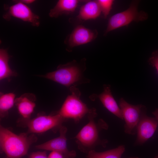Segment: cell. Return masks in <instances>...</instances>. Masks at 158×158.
Segmentation results:
<instances>
[{
  "instance_id": "1",
  "label": "cell",
  "mask_w": 158,
  "mask_h": 158,
  "mask_svg": "<svg viewBox=\"0 0 158 158\" xmlns=\"http://www.w3.org/2000/svg\"><path fill=\"white\" fill-rule=\"evenodd\" d=\"M35 140L34 135H28L25 133L17 135L0 126V147L8 158H22Z\"/></svg>"
},
{
  "instance_id": "2",
  "label": "cell",
  "mask_w": 158,
  "mask_h": 158,
  "mask_svg": "<svg viewBox=\"0 0 158 158\" xmlns=\"http://www.w3.org/2000/svg\"><path fill=\"white\" fill-rule=\"evenodd\" d=\"M88 114L89 121L75 137L79 149L83 152L87 153L99 140V131L102 129H107L108 127L107 123L102 119L99 120L98 124L95 122L94 118L97 114L95 109H91Z\"/></svg>"
},
{
  "instance_id": "3",
  "label": "cell",
  "mask_w": 158,
  "mask_h": 158,
  "mask_svg": "<svg viewBox=\"0 0 158 158\" xmlns=\"http://www.w3.org/2000/svg\"><path fill=\"white\" fill-rule=\"evenodd\" d=\"M82 72L81 65L73 60L65 64L60 65L54 71L41 76L64 86H69L79 81Z\"/></svg>"
},
{
  "instance_id": "4",
  "label": "cell",
  "mask_w": 158,
  "mask_h": 158,
  "mask_svg": "<svg viewBox=\"0 0 158 158\" xmlns=\"http://www.w3.org/2000/svg\"><path fill=\"white\" fill-rule=\"evenodd\" d=\"M70 88L71 94L66 98L58 114L65 119L72 118L77 122L90 109L80 99L79 90L75 86Z\"/></svg>"
},
{
  "instance_id": "5",
  "label": "cell",
  "mask_w": 158,
  "mask_h": 158,
  "mask_svg": "<svg viewBox=\"0 0 158 158\" xmlns=\"http://www.w3.org/2000/svg\"><path fill=\"white\" fill-rule=\"evenodd\" d=\"M138 1H133L127 9L111 17L104 34L117 28L128 26L133 21L138 22L147 20L148 18L147 13L142 11H138Z\"/></svg>"
},
{
  "instance_id": "6",
  "label": "cell",
  "mask_w": 158,
  "mask_h": 158,
  "mask_svg": "<svg viewBox=\"0 0 158 158\" xmlns=\"http://www.w3.org/2000/svg\"><path fill=\"white\" fill-rule=\"evenodd\" d=\"M119 104L125 121V132L128 134L135 135L136 133L137 126L145 107L141 104H130L122 98L120 99Z\"/></svg>"
},
{
  "instance_id": "7",
  "label": "cell",
  "mask_w": 158,
  "mask_h": 158,
  "mask_svg": "<svg viewBox=\"0 0 158 158\" xmlns=\"http://www.w3.org/2000/svg\"><path fill=\"white\" fill-rule=\"evenodd\" d=\"M6 12L3 15L6 20L10 21L12 17L29 23L35 27L39 26L40 24L39 16L34 13L26 5L20 2L11 6L4 5Z\"/></svg>"
},
{
  "instance_id": "8",
  "label": "cell",
  "mask_w": 158,
  "mask_h": 158,
  "mask_svg": "<svg viewBox=\"0 0 158 158\" xmlns=\"http://www.w3.org/2000/svg\"><path fill=\"white\" fill-rule=\"evenodd\" d=\"M67 128L61 126L59 136L46 142L35 146L36 148L58 152L61 154L63 158H74L76 156L74 150L69 151L67 147L66 134Z\"/></svg>"
},
{
  "instance_id": "9",
  "label": "cell",
  "mask_w": 158,
  "mask_h": 158,
  "mask_svg": "<svg viewBox=\"0 0 158 158\" xmlns=\"http://www.w3.org/2000/svg\"><path fill=\"white\" fill-rule=\"evenodd\" d=\"M64 119L58 113L53 115H40L29 121L27 126L30 132L42 133L61 126Z\"/></svg>"
},
{
  "instance_id": "10",
  "label": "cell",
  "mask_w": 158,
  "mask_h": 158,
  "mask_svg": "<svg viewBox=\"0 0 158 158\" xmlns=\"http://www.w3.org/2000/svg\"><path fill=\"white\" fill-rule=\"evenodd\" d=\"M158 122L155 118L148 116L145 107L143 110L137 128L136 145H142L154 135L157 128Z\"/></svg>"
},
{
  "instance_id": "11",
  "label": "cell",
  "mask_w": 158,
  "mask_h": 158,
  "mask_svg": "<svg viewBox=\"0 0 158 158\" xmlns=\"http://www.w3.org/2000/svg\"><path fill=\"white\" fill-rule=\"evenodd\" d=\"M96 30H91L82 25L76 27L65 41L70 48L87 44L94 40L97 37Z\"/></svg>"
},
{
  "instance_id": "12",
  "label": "cell",
  "mask_w": 158,
  "mask_h": 158,
  "mask_svg": "<svg viewBox=\"0 0 158 158\" xmlns=\"http://www.w3.org/2000/svg\"><path fill=\"white\" fill-rule=\"evenodd\" d=\"M36 97L33 94L25 93L15 99V103L20 114L24 118H29L35 106Z\"/></svg>"
},
{
  "instance_id": "13",
  "label": "cell",
  "mask_w": 158,
  "mask_h": 158,
  "mask_svg": "<svg viewBox=\"0 0 158 158\" xmlns=\"http://www.w3.org/2000/svg\"><path fill=\"white\" fill-rule=\"evenodd\" d=\"M97 97L104 106L110 112L120 119L123 120L121 111L111 94L110 86L105 85L104 90Z\"/></svg>"
},
{
  "instance_id": "14",
  "label": "cell",
  "mask_w": 158,
  "mask_h": 158,
  "mask_svg": "<svg viewBox=\"0 0 158 158\" xmlns=\"http://www.w3.org/2000/svg\"><path fill=\"white\" fill-rule=\"evenodd\" d=\"M79 1L77 0H59L49 13L51 18H57L64 14L73 12L77 8Z\"/></svg>"
},
{
  "instance_id": "15",
  "label": "cell",
  "mask_w": 158,
  "mask_h": 158,
  "mask_svg": "<svg viewBox=\"0 0 158 158\" xmlns=\"http://www.w3.org/2000/svg\"><path fill=\"white\" fill-rule=\"evenodd\" d=\"M101 12L97 0L88 1L80 8L77 18L82 20L95 19Z\"/></svg>"
},
{
  "instance_id": "16",
  "label": "cell",
  "mask_w": 158,
  "mask_h": 158,
  "mask_svg": "<svg viewBox=\"0 0 158 158\" xmlns=\"http://www.w3.org/2000/svg\"><path fill=\"white\" fill-rule=\"evenodd\" d=\"M10 58L6 49H0V80L16 76L17 73L11 69L8 64Z\"/></svg>"
},
{
  "instance_id": "17",
  "label": "cell",
  "mask_w": 158,
  "mask_h": 158,
  "mask_svg": "<svg viewBox=\"0 0 158 158\" xmlns=\"http://www.w3.org/2000/svg\"><path fill=\"white\" fill-rule=\"evenodd\" d=\"M125 150L124 145H120L114 149L104 152H98L94 150L89 151L87 158H121Z\"/></svg>"
},
{
  "instance_id": "18",
  "label": "cell",
  "mask_w": 158,
  "mask_h": 158,
  "mask_svg": "<svg viewBox=\"0 0 158 158\" xmlns=\"http://www.w3.org/2000/svg\"><path fill=\"white\" fill-rule=\"evenodd\" d=\"M15 95L13 93L4 94L0 93V114L1 117H5L8 113V111L15 103Z\"/></svg>"
},
{
  "instance_id": "19",
  "label": "cell",
  "mask_w": 158,
  "mask_h": 158,
  "mask_svg": "<svg viewBox=\"0 0 158 158\" xmlns=\"http://www.w3.org/2000/svg\"><path fill=\"white\" fill-rule=\"evenodd\" d=\"M104 17L106 18L108 15L111 9L114 2L112 0H97Z\"/></svg>"
},
{
  "instance_id": "20",
  "label": "cell",
  "mask_w": 158,
  "mask_h": 158,
  "mask_svg": "<svg viewBox=\"0 0 158 158\" xmlns=\"http://www.w3.org/2000/svg\"><path fill=\"white\" fill-rule=\"evenodd\" d=\"M148 61L150 65L155 68L158 73V49L152 53Z\"/></svg>"
},
{
  "instance_id": "21",
  "label": "cell",
  "mask_w": 158,
  "mask_h": 158,
  "mask_svg": "<svg viewBox=\"0 0 158 158\" xmlns=\"http://www.w3.org/2000/svg\"><path fill=\"white\" fill-rule=\"evenodd\" d=\"M29 158H48L45 151H38L32 153Z\"/></svg>"
},
{
  "instance_id": "22",
  "label": "cell",
  "mask_w": 158,
  "mask_h": 158,
  "mask_svg": "<svg viewBox=\"0 0 158 158\" xmlns=\"http://www.w3.org/2000/svg\"><path fill=\"white\" fill-rule=\"evenodd\" d=\"M48 158H63V155L56 151H52L48 156Z\"/></svg>"
},
{
  "instance_id": "23",
  "label": "cell",
  "mask_w": 158,
  "mask_h": 158,
  "mask_svg": "<svg viewBox=\"0 0 158 158\" xmlns=\"http://www.w3.org/2000/svg\"><path fill=\"white\" fill-rule=\"evenodd\" d=\"M35 1V0H13V1L15 3L17 2H20L24 4L27 5L33 3Z\"/></svg>"
},
{
  "instance_id": "24",
  "label": "cell",
  "mask_w": 158,
  "mask_h": 158,
  "mask_svg": "<svg viewBox=\"0 0 158 158\" xmlns=\"http://www.w3.org/2000/svg\"><path fill=\"white\" fill-rule=\"evenodd\" d=\"M152 113L158 122V109H156L154 111L152 112Z\"/></svg>"
},
{
  "instance_id": "25",
  "label": "cell",
  "mask_w": 158,
  "mask_h": 158,
  "mask_svg": "<svg viewBox=\"0 0 158 158\" xmlns=\"http://www.w3.org/2000/svg\"><path fill=\"white\" fill-rule=\"evenodd\" d=\"M127 158H139L137 157H130Z\"/></svg>"
},
{
  "instance_id": "26",
  "label": "cell",
  "mask_w": 158,
  "mask_h": 158,
  "mask_svg": "<svg viewBox=\"0 0 158 158\" xmlns=\"http://www.w3.org/2000/svg\"><path fill=\"white\" fill-rule=\"evenodd\" d=\"M154 158H158V154Z\"/></svg>"
}]
</instances>
